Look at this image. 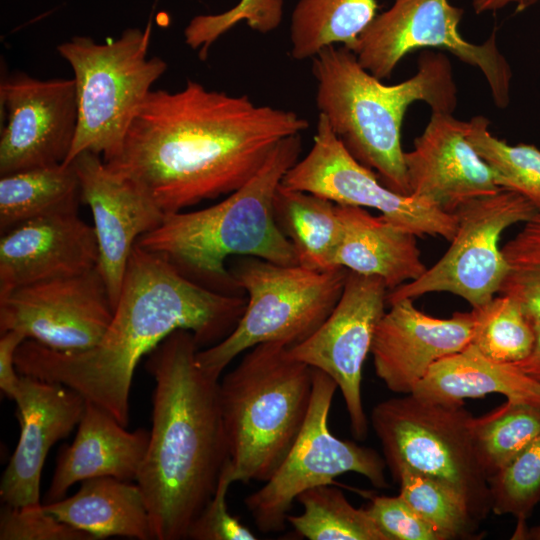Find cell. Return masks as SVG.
Listing matches in <instances>:
<instances>
[{
	"label": "cell",
	"instance_id": "1",
	"mask_svg": "<svg viewBox=\"0 0 540 540\" xmlns=\"http://www.w3.org/2000/svg\"><path fill=\"white\" fill-rule=\"evenodd\" d=\"M308 127L294 111L189 79L179 91L151 90L119 152L104 163L141 186L166 215L239 189L282 139Z\"/></svg>",
	"mask_w": 540,
	"mask_h": 540
},
{
	"label": "cell",
	"instance_id": "2",
	"mask_svg": "<svg viewBox=\"0 0 540 540\" xmlns=\"http://www.w3.org/2000/svg\"><path fill=\"white\" fill-rule=\"evenodd\" d=\"M246 302L195 283L135 243L112 320L99 342L85 350L60 351L26 339L16 351V368L21 375L76 391L127 426L139 361L176 330L190 331L200 349L217 344L236 327Z\"/></svg>",
	"mask_w": 540,
	"mask_h": 540
},
{
	"label": "cell",
	"instance_id": "3",
	"mask_svg": "<svg viewBox=\"0 0 540 540\" xmlns=\"http://www.w3.org/2000/svg\"><path fill=\"white\" fill-rule=\"evenodd\" d=\"M199 349L190 331L176 330L145 362L155 383L152 427L136 483L156 540L187 539L229 460L219 381L200 367Z\"/></svg>",
	"mask_w": 540,
	"mask_h": 540
},
{
	"label": "cell",
	"instance_id": "4",
	"mask_svg": "<svg viewBox=\"0 0 540 540\" xmlns=\"http://www.w3.org/2000/svg\"><path fill=\"white\" fill-rule=\"evenodd\" d=\"M311 60L319 114L349 153L374 170L387 188L409 195L401 142L403 119L418 101L432 112H454L457 87L448 58L440 52H424L417 72L393 85L364 69L344 45L327 46Z\"/></svg>",
	"mask_w": 540,
	"mask_h": 540
},
{
	"label": "cell",
	"instance_id": "5",
	"mask_svg": "<svg viewBox=\"0 0 540 540\" xmlns=\"http://www.w3.org/2000/svg\"><path fill=\"white\" fill-rule=\"evenodd\" d=\"M301 150V134L282 139L239 189L210 207L166 214L136 244L166 259L186 278L224 294L240 291L225 265L231 256L298 265L293 244L276 222L274 198Z\"/></svg>",
	"mask_w": 540,
	"mask_h": 540
},
{
	"label": "cell",
	"instance_id": "6",
	"mask_svg": "<svg viewBox=\"0 0 540 540\" xmlns=\"http://www.w3.org/2000/svg\"><path fill=\"white\" fill-rule=\"evenodd\" d=\"M313 368L278 342L248 349L219 382V401L235 482H266L306 420Z\"/></svg>",
	"mask_w": 540,
	"mask_h": 540
},
{
	"label": "cell",
	"instance_id": "7",
	"mask_svg": "<svg viewBox=\"0 0 540 540\" xmlns=\"http://www.w3.org/2000/svg\"><path fill=\"white\" fill-rule=\"evenodd\" d=\"M151 33L149 20L143 29L127 28L105 43L74 36L57 46L73 71L78 106L65 164L84 151L101 155L104 162L119 152L138 108L168 67L162 58L148 57Z\"/></svg>",
	"mask_w": 540,
	"mask_h": 540
},
{
	"label": "cell",
	"instance_id": "8",
	"mask_svg": "<svg viewBox=\"0 0 540 540\" xmlns=\"http://www.w3.org/2000/svg\"><path fill=\"white\" fill-rule=\"evenodd\" d=\"M229 271L247 293L245 311L227 337L197 352L200 367L217 379L235 357L260 343L292 347L312 335L337 304L349 270L316 271L243 256Z\"/></svg>",
	"mask_w": 540,
	"mask_h": 540
},
{
	"label": "cell",
	"instance_id": "9",
	"mask_svg": "<svg viewBox=\"0 0 540 540\" xmlns=\"http://www.w3.org/2000/svg\"><path fill=\"white\" fill-rule=\"evenodd\" d=\"M473 419L464 403H435L413 394L379 402L370 415L394 480L405 468L440 482L465 502L479 523L491 511V499Z\"/></svg>",
	"mask_w": 540,
	"mask_h": 540
},
{
	"label": "cell",
	"instance_id": "10",
	"mask_svg": "<svg viewBox=\"0 0 540 540\" xmlns=\"http://www.w3.org/2000/svg\"><path fill=\"white\" fill-rule=\"evenodd\" d=\"M335 381L313 368V389L304 425L286 457L264 482L249 494L244 504L258 530H284L293 502L307 489L333 484L342 474L354 472L376 488H387L384 458L370 447L334 436L328 426Z\"/></svg>",
	"mask_w": 540,
	"mask_h": 540
},
{
	"label": "cell",
	"instance_id": "11",
	"mask_svg": "<svg viewBox=\"0 0 540 540\" xmlns=\"http://www.w3.org/2000/svg\"><path fill=\"white\" fill-rule=\"evenodd\" d=\"M464 10L449 0H393L377 14L351 49L361 66L380 80L388 79L400 61L420 48L445 49L476 67L485 77L494 104L510 103L512 69L498 48L496 31L483 43H471L459 32Z\"/></svg>",
	"mask_w": 540,
	"mask_h": 540
},
{
	"label": "cell",
	"instance_id": "12",
	"mask_svg": "<svg viewBox=\"0 0 540 540\" xmlns=\"http://www.w3.org/2000/svg\"><path fill=\"white\" fill-rule=\"evenodd\" d=\"M538 210L521 194L502 188L461 204L457 229L446 253L416 280L387 294V303L415 299L431 292H449L478 308L499 293L507 264L499 247L506 228L526 222Z\"/></svg>",
	"mask_w": 540,
	"mask_h": 540
},
{
	"label": "cell",
	"instance_id": "13",
	"mask_svg": "<svg viewBox=\"0 0 540 540\" xmlns=\"http://www.w3.org/2000/svg\"><path fill=\"white\" fill-rule=\"evenodd\" d=\"M281 185L339 205L376 209L418 237L440 236L451 241L457 229L455 213L387 188L372 169L349 153L320 114L310 151L288 170Z\"/></svg>",
	"mask_w": 540,
	"mask_h": 540
},
{
	"label": "cell",
	"instance_id": "14",
	"mask_svg": "<svg viewBox=\"0 0 540 540\" xmlns=\"http://www.w3.org/2000/svg\"><path fill=\"white\" fill-rule=\"evenodd\" d=\"M387 294L381 278L348 271L342 294L326 320L307 339L288 347L293 358L335 381L357 440L368 434L361 396L362 369L386 312Z\"/></svg>",
	"mask_w": 540,
	"mask_h": 540
},
{
	"label": "cell",
	"instance_id": "15",
	"mask_svg": "<svg viewBox=\"0 0 540 540\" xmlns=\"http://www.w3.org/2000/svg\"><path fill=\"white\" fill-rule=\"evenodd\" d=\"M0 176L65 164L78 123L72 79L40 80L23 72L0 82Z\"/></svg>",
	"mask_w": 540,
	"mask_h": 540
},
{
	"label": "cell",
	"instance_id": "16",
	"mask_svg": "<svg viewBox=\"0 0 540 540\" xmlns=\"http://www.w3.org/2000/svg\"><path fill=\"white\" fill-rule=\"evenodd\" d=\"M97 266L87 272L16 288L0 296V334L16 330L26 339L60 351L96 345L113 317Z\"/></svg>",
	"mask_w": 540,
	"mask_h": 540
},
{
	"label": "cell",
	"instance_id": "17",
	"mask_svg": "<svg viewBox=\"0 0 540 540\" xmlns=\"http://www.w3.org/2000/svg\"><path fill=\"white\" fill-rule=\"evenodd\" d=\"M71 162L79 177L81 202L93 215L97 269L114 310L136 241L157 228L165 214L141 186L110 170L99 155L84 151Z\"/></svg>",
	"mask_w": 540,
	"mask_h": 540
},
{
	"label": "cell",
	"instance_id": "18",
	"mask_svg": "<svg viewBox=\"0 0 540 540\" xmlns=\"http://www.w3.org/2000/svg\"><path fill=\"white\" fill-rule=\"evenodd\" d=\"M381 318L371 351L377 377L392 392L412 393L432 365L457 353L472 340V312L447 319L425 314L413 299L397 300Z\"/></svg>",
	"mask_w": 540,
	"mask_h": 540
},
{
	"label": "cell",
	"instance_id": "19",
	"mask_svg": "<svg viewBox=\"0 0 540 540\" xmlns=\"http://www.w3.org/2000/svg\"><path fill=\"white\" fill-rule=\"evenodd\" d=\"M14 401L20 436L1 477L0 497L12 507L37 505L47 454L78 426L86 400L62 384L21 375Z\"/></svg>",
	"mask_w": 540,
	"mask_h": 540
},
{
	"label": "cell",
	"instance_id": "20",
	"mask_svg": "<svg viewBox=\"0 0 540 540\" xmlns=\"http://www.w3.org/2000/svg\"><path fill=\"white\" fill-rule=\"evenodd\" d=\"M409 195L454 213L470 199L500 189L495 174L466 135V121L431 112L424 131L405 152Z\"/></svg>",
	"mask_w": 540,
	"mask_h": 540
},
{
	"label": "cell",
	"instance_id": "21",
	"mask_svg": "<svg viewBox=\"0 0 540 540\" xmlns=\"http://www.w3.org/2000/svg\"><path fill=\"white\" fill-rule=\"evenodd\" d=\"M98 256L94 227L78 211L21 223L1 234L0 296L19 287L87 272L97 266Z\"/></svg>",
	"mask_w": 540,
	"mask_h": 540
},
{
	"label": "cell",
	"instance_id": "22",
	"mask_svg": "<svg viewBox=\"0 0 540 540\" xmlns=\"http://www.w3.org/2000/svg\"><path fill=\"white\" fill-rule=\"evenodd\" d=\"M112 415L86 401L73 442L58 454L44 504L64 497L77 482L95 477L136 481L143 463L150 431H128Z\"/></svg>",
	"mask_w": 540,
	"mask_h": 540
},
{
	"label": "cell",
	"instance_id": "23",
	"mask_svg": "<svg viewBox=\"0 0 540 540\" xmlns=\"http://www.w3.org/2000/svg\"><path fill=\"white\" fill-rule=\"evenodd\" d=\"M341 240L336 265L381 278L388 291L416 280L425 271L417 235L365 208L337 204Z\"/></svg>",
	"mask_w": 540,
	"mask_h": 540
},
{
	"label": "cell",
	"instance_id": "24",
	"mask_svg": "<svg viewBox=\"0 0 540 540\" xmlns=\"http://www.w3.org/2000/svg\"><path fill=\"white\" fill-rule=\"evenodd\" d=\"M502 394L509 401L540 405V382L514 364L495 362L471 343L431 366L412 393L441 404H462L466 398Z\"/></svg>",
	"mask_w": 540,
	"mask_h": 540
},
{
	"label": "cell",
	"instance_id": "25",
	"mask_svg": "<svg viewBox=\"0 0 540 540\" xmlns=\"http://www.w3.org/2000/svg\"><path fill=\"white\" fill-rule=\"evenodd\" d=\"M43 507L94 539L112 536L154 539L143 493L132 481L109 476L89 478L81 482L74 495Z\"/></svg>",
	"mask_w": 540,
	"mask_h": 540
},
{
	"label": "cell",
	"instance_id": "26",
	"mask_svg": "<svg viewBox=\"0 0 540 540\" xmlns=\"http://www.w3.org/2000/svg\"><path fill=\"white\" fill-rule=\"evenodd\" d=\"M274 215L293 244L298 265L316 271L336 267L342 226L337 204L312 193L278 187Z\"/></svg>",
	"mask_w": 540,
	"mask_h": 540
},
{
	"label": "cell",
	"instance_id": "27",
	"mask_svg": "<svg viewBox=\"0 0 540 540\" xmlns=\"http://www.w3.org/2000/svg\"><path fill=\"white\" fill-rule=\"evenodd\" d=\"M80 202L72 162L0 176V232L52 213L78 211Z\"/></svg>",
	"mask_w": 540,
	"mask_h": 540
},
{
	"label": "cell",
	"instance_id": "28",
	"mask_svg": "<svg viewBox=\"0 0 540 540\" xmlns=\"http://www.w3.org/2000/svg\"><path fill=\"white\" fill-rule=\"evenodd\" d=\"M377 10V0H298L290 18L291 57L311 59L337 44L352 49Z\"/></svg>",
	"mask_w": 540,
	"mask_h": 540
},
{
	"label": "cell",
	"instance_id": "29",
	"mask_svg": "<svg viewBox=\"0 0 540 540\" xmlns=\"http://www.w3.org/2000/svg\"><path fill=\"white\" fill-rule=\"evenodd\" d=\"M325 484L302 492L297 500L300 515L287 516V523L309 540H388L365 508L354 507L344 493Z\"/></svg>",
	"mask_w": 540,
	"mask_h": 540
},
{
	"label": "cell",
	"instance_id": "30",
	"mask_svg": "<svg viewBox=\"0 0 540 540\" xmlns=\"http://www.w3.org/2000/svg\"><path fill=\"white\" fill-rule=\"evenodd\" d=\"M472 431L488 478L540 437V405L507 400L474 417Z\"/></svg>",
	"mask_w": 540,
	"mask_h": 540
},
{
	"label": "cell",
	"instance_id": "31",
	"mask_svg": "<svg viewBox=\"0 0 540 540\" xmlns=\"http://www.w3.org/2000/svg\"><path fill=\"white\" fill-rule=\"evenodd\" d=\"M474 327L471 344L487 358L506 364L526 359L535 344V330L519 303L500 295L472 308Z\"/></svg>",
	"mask_w": 540,
	"mask_h": 540
},
{
	"label": "cell",
	"instance_id": "32",
	"mask_svg": "<svg viewBox=\"0 0 540 540\" xmlns=\"http://www.w3.org/2000/svg\"><path fill=\"white\" fill-rule=\"evenodd\" d=\"M466 135L493 170L499 187L521 194L540 211V149L524 143L510 145L493 136L488 119L481 115L466 121Z\"/></svg>",
	"mask_w": 540,
	"mask_h": 540
},
{
	"label": "cell",
	"instance_id": "33",
	"mask_svg": "<svg viewBox=\"0 0 540 540\" xmlns=\"http://www.w3.org/2000/svg\"><path fill=\"white\" fill-rule=\"evenodd\" d=\"M395 481L399 494L439 535L441 540L470 539L479 523L465 502L440 482L402 469Z\"/></svg>",
	"mask_w": 540,
	"mask_h": 540
},
{
	"label": "cell",
	"instance_id": "34",
	"mask_svg": "<svg viewBox=\"0 0 540 540\" xmlns=\"http://www.w3.org/2000/svg\"><path fill=\"white\" fill-rule=\"evenodd\" d=\"M491 511L512 515L517 527L540 500V437L487 478Z\"/></svg>",
	"mask_w": 540,
	"mask_h": 540
},
{
	"label": "cell",
	"instance_id": "35",
	"mask_svg": "<svg viewBox=\"0 0 540 540\" xmlns=\"http://www.w3.org/2000/svg\"><path fill=\"white\" fill-rule=\"evenodd\" d=\"M501 249L507 273L499 293L516 300L532 323L540 321V211Z\"/></svg>",
	"mask_w": 540,
	"mask_h": 540
},
{
	"label": "cell",
	"instance_id": "36",
	"mask_svg": "<svg viewBox=\"0 0 540 540\" xmlns=\"http://www.w3.org/2000/svg\"><path fill=\"white\" fill-rule=\"evenodd\" d=\"M0 540H95L47 512L43 504L12 507L0 513Z\"/></svg>",
	"mask_w": 540,
	"mask_h": 540
},
{
	"label": "cell",
	"instance_id": "37",
	"mask_svg": "<svg viewBox=\"0 0 540 540\" xmlns=\"http://www.w3.org/2000/svg\"><path fill=\"white\" fill-rule=\"evenodd\" d=\"M234 483L228 460L222 470L216 491L193 522L187 539L192 540H255V534L238 517L230 514L226 495Z\"/></svg>",
	"mask_w": 540,
	"mask_h": 540
},
{
	"label": "cell",
	"instance_id": "38",
	"mask_svg": "<svg viewBox=\"0 0 540 540\" xmlns=\"http://www.w3.org/2000/svg\"><path fill=\"white\" fill-rule=\"evenodd\" d=\"M365 510L388 540H441L400 494L374 497Z\"/></svg>",
	"mask_w": 540,
	"mask_h": 540
},
{
	"label": "cell",
	"instance_id": "39",
	"mask_svg": "<svg viewBox=\"0 0 540 540\" xmlns=\"http://www.w3.org/2000/svg\"><path fill=\"white\" fill-rule=\"evenodd\" d=\"M282 0H241L233 9L217 15L194 17L184 30L185 43L192 49H199V58L206 60L212 44L241 18H247L253 27V18L244 10H266L282 14Z\"/></svg>",
	"mask_w": 540,
	"mask_h": 540
},
{
	"label": "cell",
	"instance_id": "40",
	"mask_svg": "<svg viewBox=\"0 0 540 540\" xmlns=\"http://www.w3.org/2000/svg\"><path fill=\"white\" fill-rule=\"evenodd\" d=\"M24 340L25 335L16 330L0 334V388L11 400H14L21 380L15 364V354Z\"/></svg>",
	"mask_w": 540,
	"mask_h": 540
},
{
	"label": "cell",
	"instance_id": "41",
	"mask_svg": "<svg viewBox=\"0 0 540 540\" xmlns=\"http://www.w3.org/2000/svg\"><path fill=\"white\" fill-rule=\"evenodd\" d=\"M540 0H472L476 14L498 11L509 5L515 6L516 12H523L537 4Z\"/></svg>",
	"mask_w": 540,
	"mask_h": 540
},
{
	"label": "cell",
	"instance_id": "42",
	"mask_svg": "<svg viewBox=\"0 0 540 540\" xmlns=\"http://www.w3.org/2000/svg\"><path fill=\"white\" fill-rule=\"evenodd\" d=\"M535 344L531 354L514 364L527 375L540 382V321L534 322Z\"/></svg>",
	"mask_w": 540,
	"mask_h": 540
},
{
	"label": "cell",
	"instance_id": "43",
	"mask_svg": "<svg viewBox=\"0 0 540 540\" xmlns=\"http://www.w3.org/2000/svg\"><path fill=\"white\" fill-rule=\"evenodd\" d=\"M512 539L540 540V523L530 528H526V525L516 528Z\"/></svg>",
	"mask_w": 540,
	"mask_h": 540
}]
</instances>
